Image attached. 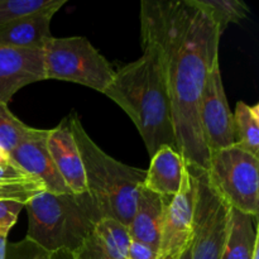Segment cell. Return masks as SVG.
I'll return each instance as SVG.
<instances>
[{"mask_svg": "<svg viewBox=\"0 0 259 259\" xmlns=\"http://www.w3.org/2000/svg\"><path fill=\"white\" fill-rule=\"evenodd\" d=\"M141 35L158 48L171 103L177 151L187 166L206 171L209 149L199 106L215 61L222 33L194 0H143Z\"/></svg>", "mask_w": 259, "mask_h": 259, "instance_id": "cell-1", "label": "cell"}, {"mask_svg": "<svg viewBox=\"0 0 259 259\" xmlns=\"http://www.w3.org/2000/svg\"><path fill=\"white\" fill-rule=\"evenodd\" d=\"M142 48L143 55L138 60L115 71L104 95L132 119L152 157L164 146L177 151V143L158 48L144 37Z\"/></svg>", "mask_w": 259, "mask_h": 259, "instance_id": "cell-2", "label": "cell"}, {"mask_svg": "<svg viewBox=\"0 0 259 259\" xmlns=\"http://www.w3.org/2000/svg\"><path fill=\"white\" fill-rule=\"evenodd\" d=\"M68 119L80 151L88 194L103 218H110L128 228L136 212L146 169L116 161L90 138L75 113Z\"/></svg>", "mask_w": 259, "mask_h": 259, "instance_id": "cell-3", "label": "cell"}, {"mask_svg": "<svg viewBox=\"0 0 259 259\" xmlns=\"http://www.w3.org/2000/svg\"><path fill=\"white\" fill-rule=\"evenodd\" d=\"M28 214L25 239L48 254H72L103 215L88 191L53 194L43 191L24 205Z\"/></svg>", "mask_w": 259, "mask_h": 259, "instance_id": "cell-4", "label": "cell"}, {"mask_svg": "<svg viewBox=\"0 0 259 259\" xmlns=\"http://www.w3.org/2000/svg\"><path fill=\"white\" fill-rule=\"evenodd\" d=\"M42 51L46 80L75 82L104 94L115 75L111 63L85 37H52Z\"/></svg>", "mask_w": 259, "mask_h": 259, "instance_id": "cell-5", "label": "cell"}, {"mask_svg": "<svg viewBox=\"0 0 259 259\" xmlns=\"http://www.w3.org/2000/svg\"><path fill=\"white\" fill-rule=\"evenodd\" d=\"M206 176L212 189L232 209L257 219L259 212V157L238 144L211 152Z\"/></svg>", "mask_w": 259, "mask_h": 259, "instance_id": "cell-6", "label": "cell"}, {"mask_svg": "<svg viewBox=\"0 0 259 259\" xmlns=\"http://www.w3.org/2000/svg\"><path fill=\"white\" fill-rule=\"evenodd\" d=\"M186 168L195 187L191 259H222L232 207L212 189L205 169Z\"/></svg>", "mask_w": 259, "mask_h": 259, "instance_id": "cell-7", "label": "cell"}, {"mask_svg": "<svg viewBox=\"0 0 259 259\" xmlns=\"http://www.w3.org/2000/svg\"><path fill=\"white\" fill-rule=\"evenodd\" d=\"M199 118L209 153L235 144L233 113L225 95L219 60L212 65L205 82L200 99Z\"/></svg>", "mask_w": 259, "mask_h": 259, "instance_id": "cell-8", "label": "cell"}, {"mask_svg": "<svg viewBox=\"0 0 259 259\" xmlns=\"http://www.w3.org/2000/svg\"><path fill=\"white\" fill-rule=\"evenodd\" d=\"M195 187L187 168L179 194L167 206L157 259H180L192 242Z\"/></svg>", "mask_w": 259, "mask_h": 259, "instance_id": "cell-9", "label": "cell"}, {"mask_svg": "<svg viewBox=\"0 0 259 259\" xmlns=\"http://www.w3.org/2000/svg\"><path fill=\"white\" fill-rule=\"evenodd\" d=\"M48 131L29 126L27 133L10 153L13 161L24 172L39 180L48 192H71L58 174L47 148Z\"/></svg>", "mask_w": 259, "mask_h": 259, "instance_id": "cell-10", "label": "cell"}, {"mask_svg": "<svg viewBox=\"0 0 259 259\" xmlns=\"http://www.w3.org/2000/svg\"><path fill=\"white\" fill-rule=\"evenodd\" d=\"M42 48H15L0 45V103L30 83L45 81Z\"/></svg>", "mask_w": 259, "mask_h": 259, "instance_id": "cell-11", "label": "cell"}, {"mask_svg": "<svg viewBox=\"0 0 259 259\" xmlns=\"http://www.w3.org/2000/svg\"><path fill=\"white\" fill-rule=\"evenodd\" d=\"M47 148L68 190L72 194H83L88 191L80 151L71 131L68 116L56 128L48 129Z\"/></svg>", "mask_w": 259, "mask_h": 259, "instance_id": "cell-12", "label": "cell"}, {"mask_svg": "<svg viewBox=\"0 0 259 259\" xmlns=\"http://www.w3.org/2000/svg\"><path fill=\"white\" fill-rule=\"evenodd\" d=\"M129 244L131 237L128 228L110 218H103L71 257L72 259H126Z\"/></svg>", "mask_w": 259, "mask_h": 259, "instance_id": "cell-13", "label": "cell"}, {"mask_svg": "<svg viewBox=\"0 0 259 259\" xmlns=\"http://www.w3.org/2000/svg\"><path fill=\"white\" fill-rule=\"evenodd\" d=\"M171 201L149 191L143 185L139 189L136 212L128 227L131 240H137L149 245L157 250L158 254L162 224H163L167 206Z\"/></svg>", "mask_w": 259, "mask_h": 259, "instance_id": "cell-14", "label": "cell"}, {"mask_svg": "<svg viewBox=\"0 0 259 259\" xmlns=\"http://www.w3.org/2000/svg\"><path fill=\"white\" fill-rule=\"evenodd\" d=\"M185 169L186 163L179 152L168 146L161 147L151 157L144 187L171 201L181 189Z\"/></svg>", "mask_w": 259, "mask_h": 259, "instance_id": "cell-15", "label": "cell"}, {"mask_svg": "<svg viewBox=\"0 0 259 259\" xmlns=\"http://www.w3.org/2000/svg\"><path fill=\"white\" fill-rule=\"evenodd\" d=\"M61 7L27 15L0 28V45L15 48H43L53 37L52 18Z\"/></svg>", "mask_w": 259, "mask_h": 259, "instance_id": "cell-16", "label": "cell"}, {"mask_svg": "<svg viewBox=\"0 0 259 259\" xmlns=\"http://www.w3.org/2000/svg\"><path fill=\"white\" fill-rule=\"evenodd\" d=\"M258 240L259 234L253 227L252 217L230 209L229 230L222 259H252Z\"/></svg>", "mask_w": 259, "mask_h": 259, "instance_id": "cell-17", "label": "cell"}, {"mask_svg": "<svg viewBox=\"0 0 259 259\" xmlns=\"http://www.w3.org/2000/svg\"><path fill=\"white\" fill-rule=\"evenodd\" d=\"M235 144L259 157V105L238 101L233 113Z\"/></svg>", "mask_w": 259, "mask_h": 259, "instance_id": "cell-18", "label": "cell"}, {"mask_svg": "<svg viewBox=\"0 0 259 259\" xmlns=\"http://www.w3.org/2000/svg\"><path fill=\"white\" fill-rule=\"evenodd\" d=\"M194 3L210 15L222 34L228 25L242 22L249 13V8L242 0H194Z\"/></svg>", "mask_w": 259, "mask_h": 259, "instance_id": "cell-19", "label": "cell"}, {"mask_svg": "<svg viewBox=\"0 0 259 259\" xmlns=\"http://www.w3.org/2000/svg\"><path fill=\"white\" fill-rule=\"evenodd\" d=\"M66 3L67 0H0V28L34 13L62 8Z\"/></svg>", "mask_w": 259, "mask_h": 259, "instance_id": "cell-20", "label": "cell"}, {"mask_svg": "<svg viewBox=\"0 0 259 259\" xmlns=\"http://www.w3.org/2000/svg\"><path fill=\"white\" fill-rule=\"evenodd\" d=\"M29 125L23 123L9 110L7 104L0 103V147L8 153L19 144Z\"/></svg>", "mask_w": 259, "mask_h": 259, "instance_id": "cell-21", "label": "cell"}, {"mask_svg": "<svg viewBox=\"0 0 259 259\" xmlns=\"http://www.w3.org/2000/svg\"><path fill=\"white\" fill-rule=\"evenodd\" d=\"M47 191L39 180L28 181H0V200H14L27 204L32 197Z\"/></svg>", "mask_w": 259, "mask_h": 259, "instance_id": "cell-22", "label": "cell"}, {"mask_svg": "<svg viewBox=\"0 0 259 259\" xmlns=\"http://www.w3.org/2000/svg\"><path fill=\"white\" fill-rule=\"evenodd\" d=\"M24 209V204L14 200H0V235L8 237V233L17 223L18 215Z\"/></svg>", "mask_w": 259, "mask_h": 259, "instance_id": "cell-23", "label": "cell"}, {"mask_svg": "<svg viewBox=\"0 0 259 259\" xmlns=\"http://www.w3.org/2000/svg\"><path fill=\"white\" fill-rule=\"evenodd\" d=\"M34 179L23 171L14 161L0 162V181H28Z\"/></svg>", "mask_w": 259, "mask_h": 259, "instance_id": "cell-24", "label": "cell"}, {"mask_svg": "<svg viewBox=\"0 0 259 259\" xmlns=\"http://www.w3.org/2000/svg\"><path fill=\"white\" fill-rule=\"evenodd\" d=\"M126 259H157V250L144 243L131 240Z\"/></svg>", "mask_w": 259, "mask_h": 259, "instance_id": "cell-25", "label": "cell"}, {"mask_svg": "<svg viewBox=\"0 0 259 259\" xmlns=\"http://www.w3.org/2000/svg\"><path fill=\"white\" fill-rule=\"evenodd\" d=\"M0 259H7V237L0 235Z\"/></svg>", "mask_w": 259, "mask_h": 259, "instance_id": "cell-26", "label": "cell"}, {"mask_svg": "<svg viewBox=\"0 0 259 259\" xmlns=\"http://www.w3.org/2000/svg\"><path fill=\"white\" fill-rule=\"evenodd\" d=\"M30 259H52V254H48V253L43 252V250L39 249V253L34 254Z\"/></svg>", "mask_w": 259, "mask_h": 259, "instance_id": "cell-27", "label": "cell"}, {"mask_svg": "<svg viewBox=\"0 0 259 259\" xmlns=\"http://www.w3.org/2000/svg\"><path fill=\"white\" fill-rule=\"evenodd\" d=\"M180 259H191V244H190V247L187 248L186 250H185L184 254L181 255V258H180Z\"/></svg>", "mask_w": 259, "mask_h": 259, "instance_id": "cell-28", "label": "cell"}, {"mask_svg": "<svg viewBox=\"0 0 259 259\" xmlns=\"http://www.w3.org/2000/svg\"><path fill=\"white\" fill-rule=\"evenodd\" d=\"M252 259H259V240L255 243L254 249H253V254H252Z\"/></svg>", "mask_w": 259, "mask_h": 259, "instance_id": "cell-29", "label": "cell"}]
</instances>
